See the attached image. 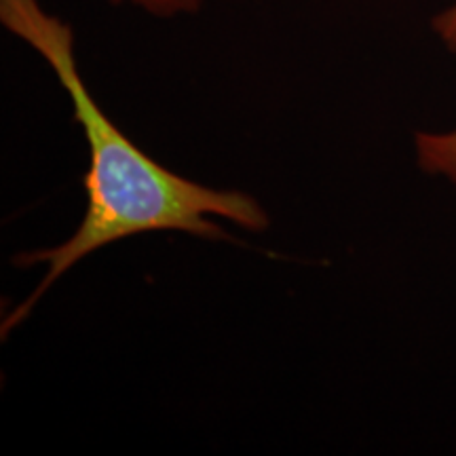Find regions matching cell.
<instances>
[{
	"mask_svg": "<svg viewBox=\"0 0 456 456\" xmlns=\"http://www.w3.org/2000/svg\"><path fill=\"white\" fill-rule=\"evenodd\" d=\"M0 21L55 72L89 146V171L85 175L87 208L81 224L64 243L15 256L17 266L32 269L45 265V275L37 289L4 317L0 326L3 338L26 322L57 279L106 245L157 231L231 239L212 218L228 220L249 232H265L271 226L266 209L248 192L220 191L188 180L134 144L106 117L85 85L74 55L72 28L51 15L41 0H0Z\"/></svg>",
	"mask_w": 456,
	"mask_h": 456,
	"instance_id": "cell-1",
	"label": "cell"
},
{
	"mask_svg": "<svg viewBox=\"0 0 456 456\" xmlns=\"http://www.w3.org/2000/svg\"><path fill=\"white\" fill-rule=\"evenodd\" d=\"M431 28L448 49L456 51V0L452 7L433 17ZM414 155L420 171L456 186V127L448 131H416Z\"/></svg>",
	"mask_w": 456,
	"mask_h": 456,
	"instance_id": "cell-2",
	"label": "cell"
},
{
	"mask_svg": "<svg viewBox=\"0 0 456 456\" xmlns=\"http://www.w3.org/2000/svg\"><path fill=\"white\" fill-rule=\"evenodd\" d=\"M112 4H127L155 17H175L186 13H197L205 0H110Z\"/></svg>",
	"mask_w": 456,
	"mask_h": 456,
	"instance_id": "cell-3",
	"label": "cell"
}]
</instances>
